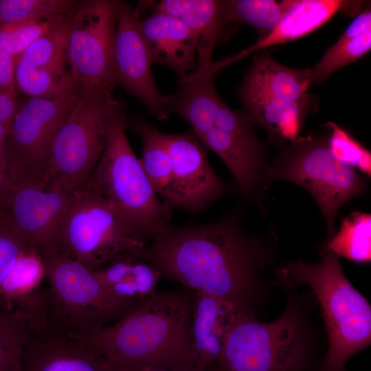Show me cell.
<instances>
[{"label": "cell", "instance_id": "1", "mask_svg": "<svg viewBox=\"0 0 371 371\" xmlns=\"http://www.w3.org/2000/svg\"><path fill=\"white\" fill-rule=\"evenodd\" d=\"M238 206L211 222L167 224L146 247L142 258L164 277L193 292L216 297L236 313L256 314L269 284L262 277L274 256L263 236L248 234Z\"/></svg>", "mask_w": 371, "mask_h": 371}, {"label": "cell", "instance_id": "2", "mask_svg": "<svg viewBox=\"0 0 371 371\" xmlns=\"http://www.w3.org/2000/svg\"><path fill=\"white\" fill-rule=\"evenodd\" d=\"M194 292H156L146 303L82 341L111 364L171 370L198 368L192 355Z\"/></svg>", "mask_w": 371, "mask_h": 371}, {"label": "cell", "instance_id": "3", "mask_svg": "<svg viewBox=\"0 0 371 371\" xmlns=\"http://www.w3.org/2000/svg\"><path fill=\"white\" fill-rule=\"evenodd\" d=\"M275 284L286 294L281 315L261 322L252 313H236L222 352L207 371H310L317 334L308 302L297 295L293 284L277 270Z\"/></svg>", "mask_w": 371, "mask_h": 371}, {"label": "cell", "instance_id": "4", "mask_svg": "<svg viewBox=\"0 0 371 371\" xmlns=\"http://www.w3.org/2000/svg\"><path fill=\"white\" fill-rule=\"evenodd\" d=\"M322 256L317 264L297 260L279 270L293 284L311 288L328 335L322 371H341L351 357L370 345L371 307L345 276L339 257L330 251Z\"/></svg>", "mask_w": 371, "mask_h": 371}, {"label": "cell", "instance_id": "5", "mask_svg": "<svg viewBox=\"0 0 371 371\" xmlns=\"http://www.w3.org/2000/svg\"><path fill=\"white\" fill-rule=\"evenodd\" d=\"M150 242L88 182L71 194L58 232V251L93 271L124 256L142 258Z\"/></svg>", "mask_w": 371, "mask_h": 371}, {"label": "cell", "instance_id": "6", "mask_svg": "<svg viewBox=\"0 0 371 371\" xmlns=\"http://www.w3.org/2000/svg\"><path fill=\"white\" fill-rule=\"evenodd\" d=\"M126 126L124 108L117 100L105 148L88 183L152 241L169 223L172 210L158 200L130 145Z\"/></svg>", "mask_w": 371, "mask_h": 371}, {"label": "cell", "instance_id": "7", "mask_svg": "<svg viewBox=\"0 0 371 371\" xmlns=\"http://www.w3.org/2000/svg\"><path fill=\"white\" fill-rule=\"evenodd\" d=\"M43 260L47 284L44 332L80 340L127 315L80 262L61 251Z\"/></svg>", "mask_w": 371, "mask_h": 371}, {"label": "cell", "instance_id": "8", "mask_svg": "<svg viewBox=\"0 0 371 371\" xmlns=\"http://www.w3.org/2000/svg\"><path fill=\"white\" fill-rule=\"evenodd\" d=\"M112 92L82 94L54 137L47 156V188L73 192L89 181L106 144Z\"/></svg>", "mask_w": 371, "mask_h": 371}, {"label": "cell", "instance_id": "9", "mask_svg": "<svg viewBox=\"0 0 371 371\" xmlns=\"http://www.w3.org/2000/svg\"><path fill=\"white\" fill-rule=\"evenodd\" d=\"M327 130L292 142L269 167L267 181H289L304 188L321 209L330 238L340 207L351 197L363 194L368 185L355 168L332 155Z\"/></svg>", "mask_w": 371, "mask_h": 371}, {"label": "cell", "instance_id": "10", "mask_svg": "<svg viewBox=\"0 0 371 371\" xmlns=\"http://www.w3.org/2000/svg\"><path fill=\"white\" fill-rule=\"evenodd\" d=\"M117 1H78L71 12L67 55L81 94L112 92L111 58Z\"/></svg>", "mask_w": 371, "mask_h": 371}, {"label": "cell", "instance_id": "11", "mask_svg": "<svg viewBox=\"0 0 371 371\" xmlns=\"http://www.w3.org/2000/svg\"><path fill=\"white\" fill-rule=\"evenodd\" d=\"M78 98L26 97L19 102L3 142L12 179L47 188L45 170L52 142Z\"/></svg>", "mask_w": 371, "mask_h": 371}, {"label": "cell", "instance_id": "12", "mask_svg": "<svg viewBox=\"0 0 371 371\" xmlns=\"http://www.w3.org/2000/svg\"><path fill=\"white\" fill-rule=\"evenodd\" d=\"M71 12L60 16L18 58L15 69L17 93L45 99L82 95L67 55Z\"/></svg>", "mask_w": 371, "mask_h": 371}, {"label": "cell", "instance_id": "13", "mask_svg": "<svg viewBox=\"0 0 371 371\" xmlns=\"http://www.w3.org/2000/svg\"><path fill=\"white\" fill-rule=\"evenodd\" d=\"M171 172L164 203L173 210L199 213L233 190L212 168L203 144L192 132L164 133Z\"/></svg>", "mask_w": 371, "mask_h": 371}, {"label": "cell", "instance_id": "14", "mask_svg": "<svg viewBox=\"0 0 371 371\" xmlns=\"http://www.w3.org/2000/svg\"><path fill=\"white\" fill-rule=\"evenodd\" d=\"M139 12L128 3L117 1V23L111 58V75L118 85L138 98L157 119L169 117L167 96L157 87L152 61L141 31Z\"/></svg>", "mask_w": 371, "mask_h": 371}, {"label": "cell", "instance_id": "15", "mask_svg": "<svg viewBox=\"0 0 371 371\" xmlns=\"http://www.w3.org/2000/svg\"><path fill=\"white\" fill-rule=\"evenodd\" d=\"M73 192L12 179L0 212L43 258L58 251V228Z\"/></svg>", "mask_w": 371, "mask_h": 371}, {"label": "cell", "instance_id": "16", "mask_svg": "<svg viewBox=\"0 0 371 371\" xmlns=\"http://www.w3.org/2000/svg\"><path fill=\"white\" fill-rule=\"evenodd\" d=\"M199 139L223 160L247 199L259 201L262 197L269 168L254 131L229 133L213 128Z\"/></svg>", "mask_w": 371, "mask_h": 371}, {"label": "cell", "instance_id": "17", "mask_svg": "<svg viewBox=\"0 0 371 371\" xmlns=\"http://www.w3.org/2000/svg\"><path fill=\"white\" fill-rule=\"evenodd\" d=\"M141 31L152 63H161L182 79L196 69L199 34L178 19L154 9L141 20Z\"/></svg>", "mask_w": 371, "mask_h": 371}, {"label": "cell", "instance_id": "18", "mask_svg": "<svg viewBox=\"0 0 371 371\" xmlns=\"http://www.w3.org/2000/svg\"><path fill=\"white\" fill-rule=\"evenodd\" d=\"M21 371H111L110 363L82 341L31 332L24 346Z\"/></svg>", "mask_w": 371, "mask_h": 371}, {"label": "cell", "instance_id": "19", "mask_svg": "<svg viewBox=\"0 0 371 371\" xmlns=\"http://www.w3.org/2000/svg\"><path fill=\"white\" fill-rule=\"evenodd\" d=\"M236 314L227 303L194 292L190 345L198 368L207 371L217 361Z\"/></svg>", "mask_w": 371, "mask_h": 371}, {"label": "cell", "instance_id": "20", "mask_svg": "<svg viewBox=\"0 0 371 371\" xmlns=\"http://www.w3.org/2000/svg\"><path fill=\"white\" fill-rule=\"evenodd\" d=\"M359 1L342 0H289L284 16L273 30L226 64L240 60L258 50L294 41L317 30L339 11L358 8Z\"/></svg>", "mask_w": 371, "mask_h": 371}, {"label": "cell", "instance_id": "21", "mask_svg": "<svg viewBox=\"0 0 371 371\" xmlns=\"http://www.w3.org/2000/svg\"><path fill=\"white\" fill-rule=\"evenodd\" d=\"M93 271L127 315L153 297L161 278L159 271L149 262L129 255L118 258Z\"/></svg>", "mask_w": 371, "mask_h": 371}, {"label": "cell", "instance_id": "22", "mask_svg": "<svg viewBox=\"0 0 371 371\" xmlns=\"http://www.w3.org/2000/svg\"><path fill=\"white\" fill-rule=\"evenodd\" d=\"M210 68L205 71H194L179 80L178 89L167 95V111L184 118L199 138L214 127V120L223 103L215 88Z\"/></svg>", "mask_w": 371, "mask_h": 371}, {"label": "cell", "instance_id": "23", "mask_svg": "<svg viewBox=\"0 0 371 371\" xmlns=\"http://www.w3.org/2000/svg\"><path fill=\"white\" fill-rule=\"evenodd\" d=\"M155 9L171 15L199 34L196 69L206 71L213 64L214 46L223 30V1L164 0Z\"/></svg>", "mask_w": 371, "mask_h": 371}, {"label": "cell", "instance_id": "24", "mask_svg": "<svg viewBox=\"0 0 371 371\" xmlns=\"http://www.w3.org/2000/svg\"><path fill=\"white\" fill-rule=\"evenodd\" d=\"M311 85V68L288 67L262 53L254 56L238 91L303 101L310 98L307 91Z\"/></svg>", "mask_w": 371, "mask_h": 371}, {"label": "cell", "instance_id": "25", "mask_svg": "<svg viewBox=\"0 0 371 371\" xmlns=\"http://www.w3.org/2000/svg\"><path fill=\"white\" fill-rule=\"evenodd\" d=\"M243 112L252 123L263 127L278 142H295L308 113L310 98L292 101L262 94L240 92Z\"/></svg>", "mask_w": 371, "mask_h": 371}, {"label": "cell", "instance_id": "26", "mask_svg": "<svg viewBox=\"0 0 371 371\" xmlns=\"http://www.w3.org/2000/svg\"><path fill=\"white\" fill-rule=\"evenodd\" d=\"M133 130L142 140V155L139 161L143 170L155 193L164 199L171 172L170 157L164 133L141 117L134 120Z\"/></svg>", "mask_w": 371, "mask_h": 371}, {"label": "cell", "instance_id": "27", "mask_svg": "<svg viewBox=\"0 0 371 371\" xmlns=\"http://www.w3.org/2000/svg\"><path fill=\"white\" fill-rule=\"evenodd\" d=\"M332 252L356 262L371 260V215L353 212L345 217L337 232L322 247V251Z\"/></svg>", "mask_w": 371, "mask_h": 371}, {"label": "cell", "instance_id": "28", "mask_svg": "<svg viewBox=\"0 0 371 371\" xmlns=\"http://www.w3.org/2000/svg\"><path fill=\"white\" fill-rule=\"evenodd\" d=\"M289 0H229L223 1L225 25L245 23L253 26L262 39L276 27L288 8Z\"/></svg>", "mask_w": 371, "mask_h": 371}, {"label": "cell", "instance_id": "29", "mask_svg": "<svg viewBox=\"0 0 371 371\" xmlns=\"http://www.w3.org/2000/svg\"><path fill=\"white\" fill-rule=\"evenodd\" d=\"M370 49L371 30L350 39L339 38L311 68V85L323 81L335 71L357 60Z\"/></svg>", "mask_w": 371, "mask_h": 371}, {"label": "cell", "instance_id": "30", "mask_svg": "<svg viewBox=\"0 0 371 371\" xmlns=\"http://www.w3.org/2000/svg\"><path fill=\"white\" fill-rule=\"evenodd\" d=\"M31 332L26 322L0 308V371H21L23 348Z\"/></svg>", "mask_w": 371, "mask_h": 371}, {"label": "cell", "instance_id": "31", "mask_svg": "<svg viewBox=\"0 0 371 371\" xmlns=\"http://www.w3.org/2000/svg\"><path fill=\"white\" fill-rule=\"evenodd\" d=\"M78 2L74 0H0V25L65 15L74 10Z\"/></svg>", "mask_w": 371, "mask_h": 371}, {"label": "cell", "instance_id": "32", "mask_svg": "<svg viewBox=\"0 0 371 371\" xmlns=\"http://www.w3.org/2000/svg\"><path fill=\"white\" fill-rule=\"evenodd\" d=\"M60 16L27 19L0 25V50L18 58Z\"/></svg>", "mask_w": 371, "mask_h": 371}, {"label": "cell", "instance_id": "33", "mask_svg": "<svg viewBox=\"0 0 371 371\" xmlns=\"http://www.w3.org/2000/svg\"><path fill=\"white\" fill-rule=\"evenodd\" d=\"M324 126L330 130L328 144L332 155L370 177V152L337 124L330 122Z\"/></svg>", "mask_w": 371, "mask_h": 371}, {"label": "cell", "instance_id": "34", "mask_svg": "<svg viewBox=\"0 0 371 371\" xmlns=\"http://www.w3.org/2000/svg\"><path fill=\"white\" fill-rule=\"evenodd\" d=\"M32 249L14 232L0 212V289L19 259Z\"/></svg>", "mask_w": 371, "mask_h": 371}, {"label": "cell", "instance_id": "35", "mask_svg": "<svg viewBox=\"0 0 371 371\" xmlns=\"http://www.w3.org/2000/svg\"><path fill=\"white\" fill-rule=\"evenodd\" d=\"M17 59L0 50V93L16 98L15 69Z\"/></svg>", "mask_w": 371, "mask_h": 371}, {"label": "cell", "instance_id": "36", "mask_svg": "<svg viewBox=\"0 0 371 371\" xmlns=\"http://www.w3.org/2000/svg\"><path fill=\"white\" fill-rule=\"evenodd\" d=\"M16 97L0 93V142L3 143L19 108Z\"/></svg>", "mask_w": 371, "mask_h": 371}, {"label": "cell", "instance_id": "37", "mask_svg": "<svg viewBox=\"0 0 371 371\" xmlns=\"http://www.w3.org/2000/svg\"><path fill=\"white\" fill-rule=\"evenodd\" d=\"M369 30H371V10L370 8L363 11L353 19L340 38H353Z\"/></svg>", "mask_w": 371, "mask_h": 371}, {"label": "cell", "instance_id": "38", "mask_svg": "<svg viewBox=\"0 0 371 371\" xmlns=\"http://www.w3.org/2000/svg\"><path fill=\"white\" fill-rule=\"evenodd\" d=\"M12 179L6 161L4 145L3 143L0 142V208L11 184Z\"/></svg>", "mask_w": 371, "mask_h": 371}, {"label": "cell", "instance_id": "39", "mask_svg": "<svg viewBox=\"0 0 371 371\" xmlns=\"http://www.w3.org/2000/svg\"><path fill=\"white\" fill-rule=\"evenodd\" d=\"M110 366H111V371H205L200 368L183 370H171V369L155 368V367L121 366V365H115V364H111V363H110Z\"/></svg>", "mask_w": 371, "mask_h": 371}, {"label": "cell", "instance_id": "40", "mask_svg": "<svg viewBox=\"0 0 371 371\" xmlns=\"http://www.w3.org/2000/svg\"><path fill=\"white\" fill-rule=\"evenodd\" d=\"M341 371H345V370H341Z\"/></svg>", "mask_w": 371, "mask_h": 371}]
</instances>
